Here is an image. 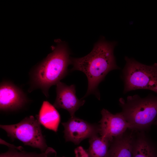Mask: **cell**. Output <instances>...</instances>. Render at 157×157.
Wrapping results in <instances>:
<instances>
[{
  "label": "cell",
  "mask_w": 157,
  "mask_h": 157,
  "mask_svg": "<svg viewBox=\"0 0 157 157\" xmlns=\"http://www.w3.org/2000/svg\"><path fill=\"white\" fill-rule=\"evenodd\" d=\"M133 141L132 157H157V147L144 131H136Z\"/></svg>",
  "instance_id": "8fae6325"
},
{
  "label": "cell",
  "mask_w": 157,
  "mask_h": 157,
  "mask_svg": "<svg viewBox=\"0 0 157 157\" xmlns=\"http://www.w3.org/2000/svg\"><path fill=\"white\" fill-rule=\"evenodd\" d=\"M122 71L124 92L139 89L152 91L157 93V63L147 65L126 57Z\"/></svg>",
  "instance_id": "277c9868"
},
{
  "label": "cell",
  "mask_w": 157,
  "mask_h": 157,
  "mask_svg": "<svg viewBox=\"0 0 157 157\" xmlns=\"http://www.w3.org/2000/svg\"><path fill=\"white\" fill-rule=\"evenodd\" d=\"M135 131L129 129L113 138L110 142L107 157H132Z\"/></svg>",
  "instance_id": "30bf717a"
},
{
  "label": "cell",
  "mask_w": 157,
  "mask_h": 157,
  "mask_svg": "<svg viewBox=\"0 0 157 157\" xmlns=\"http://www.w3.org/2000/svg\"><path fill=\"white\" fill-rule=\"evenodd\" d=\"M37 119L45 128L56 132L60 121V115L55 107L48 101H43Z\"/></svg>",
  "instance_id": "7c38bea8"
},
{
  "label": "cell",
  "mask_w": 157,
  "mask_h": 157,
  "mask_svg": "<svg viewBox=\"0 0 157 157\" xmlns=\"http://www.w3.org/2000/svg\"><path fill=\"white\" fill-rule=\"evenodd\" d=\"M56 85V97L53 106L56 108L67 110L71 117L74 116L75 112L84 105L85 100L77 98L74 85L68 86L60 81Z\"/></svg>",
  "instance_id": "ba28073f"
},
{
  "label": "cell",
  "mask_w": 157,
  "mask_h": 157,
  "mask_svg": "<svg viewBox=\"0 0 157 157\" xmlns=\"http://www.w3.org/2000/svg\"><path fill=\"white\" fill-rule=\"evenodd\" d=\"M115 45V43L108 42L101 38L95 44L92 51L87 55L79 58H71V64L73 66L71 71H82L87 77V91L82 98L94 94L99 99L97 89L99 84L109 72L119 69L114 55Z\"/></svg>",
  "instance_id": "6da1fadb"
},
{
  "label": "cell",
  "mask_w": 157,
  "mask_h": 157,
  "mask_svg": "<svg viewBox=\"0 0 157 157\" xmlns=\"http://www.w3.org/2000/svg\"><path fill=\"white\" fill-rule=\"evenodd\" d=\"M62 124L64 127L66 141L71 142L75 144L99 133V124L89 123L75 116L71 117L67 122Z\"/></svg>",
  "instance_id": "52a82bcc"
},
{
  "label": "cell",
  "mask_w": 157,
  "mask_h": 157,
  "mask_svg": "<svg viewBox=\"0 0 157 157\" xmlns=\"http://www.w3.org/2000/svg\"></svg>",
  "instance_id": "ac0fdd59"
},
{
  "label": "cell",
  "mask_w": 157,
  "mask_h": 157,
  "mask_svg": "<svg viewBox=\"0 0 157 157\" xmlns=\"http://www.w3.org/2000/svg\"><path fill=\"white\" fill-rule=\"evenodd\" d=\"M0 127L13 140H19L24 145L40 149L42 153L44 152L48 147L40 124L33 116L26 117L17 123L1 125Z\"/></svg>",
  "instance_id": "5b68a950"
},
{
  "label": "cell",
  "mask_w": 157,
  "mask_h": 157,
  "mask_svg": "<svg viewBox=\"0 0 157 157\" xmlns=\"http://www.w3.org/2000/svg\"><path fill=\"white\" fill-rule=\"evenodd\" d=\"M27 101L23 92L13 83L3 82L0 87V109L3 111H14L21 108Z\"/></svg>",
  "instance_id": "9c48e42d"
},
{
  "label": "cell",
  "mask_w": 157,
  "mask_h": 157,
  "mask_svg": "<svg viewBox=\"0 0 157 157\" xmlns=\"http://www.w3.org/2000/svg\"><path fill=\"white\" fill-rule=\"evenodd\" d=\"M155 124L156 125H157V119H156V121H155Z\"/></svg>",
  "instance_id": "e0dca14e"
},
{
  "label": "cell",
  "mask_w": 157,
  "mask_h": 157,
  "mask_svg": "<svg viewBox=\"0 0 157 157\" xmlns=\"http://www.w3.org/2000/svg\"><path fill=\"white\" fill-rule=\"evenodd\" d=\"M89 147L87 151L89 157H107L110 142L98 134L89 138Z\"/></svg>",
  "instance_id": "4fadbf2b"
},
{
  "label": "cell",
  "mask_w": 157,
  "mask_h": 157,
  "mask_svg": "<svg viewBox=\"0 0 157 157\" xmlns=\"http://www.w3.org/2000/svg\"><path fill=\"white\" fill-rule=\"evenodd\" d=\"M121 112L126 121L136 131L148 130L157 117V96L141 98L137 94L128 96L126 100H119Z\"/></svg>",
  "instance_id": "3957f363"
},
{
  "label": "cell",
  "mask_w": 157,
  "mask_h": 157,
  "mask_svg": "<svg viewBox=\"0 0 157 157\" xmlns=\"http://www.w3.org/2000/svg\"><path fill=\"white\" fill-rule=\"evenodd\" d=\"M101 118L99 122V133L102 138L111 141L113 138L132 130L131 125L126 120L121 112L115 114L103 109L101 111Z\"/></svg>",
  "instance_id": "8992f818"
},
{
  "label": "cell",
  "mask_w": 157,
  "mask_h": 157,
  "mask_svg": "<svg viewBox=\"0 0 157 157\" xmlns=\"http://www.w3.org/2000/svg\"><path fill=\"white\" fill-rule=\"evenodd\" d=\"M74 152L75 157H89L88 152L81 146L76 148Z\"/></svg>",
  "instance_id": "9a60e30c"
},
{
  "label": "cell",
  "mask_w": 157,
  "mask_h": 157,
  "mask_svg": "<svg viewBox=\"0 0 157 157\" xmlns=\"http://www.w3.org/2000/svg\"><path fill=\"white\" fill-rule=\"evenodd\" d=\"M56 154V151L50 147H48L44 152L41 153L24 151H19L17 149L9 148L6 152L1 153L0 157H55Z\"/></svg>",
  "instance_id": "5bb4252c"
},
{
  "label": "cell",
  "mask_w": 157,
  "mask_h": 157,
  "mask_svg": "<svg viewBox=\"0 0 157 157\" xmlns=\"http://www.w3.org/2000/svg\"><path fill=\"white\" fill-rule=\"evenodd\" d=\"M0 142L1 144L6 145L9 147V148L16 149L21 151H23V148L21 146L18 147L15 146L14 145L10 144L1 138H0Z\"/></svg>",
  "instance_id": "2e32d148"
},
{
  "label": "cell",
  "mask_w": 157,
  "mask_h": 157,
  "mask_svg": "<svg viewBox=\"0 0 157 157\" xmlns=\"http://www.w3.org/2000/svg\"><path fill=\"white\" fill-rule=\"evenodd\" d=\"M70 52L66 43L57 40L56 45L46 58L35 67L31 74L29 92L41 89L46 97L52 85H56L68 74L71 64Z\"/></svg>",
  "instance_id": "7a4b0ae2"
}]
</instances>
